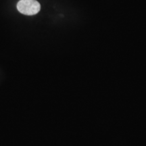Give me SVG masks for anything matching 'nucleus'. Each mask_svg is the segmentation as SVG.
Wrapping results in <instances>:
<instances>
[{
  "instance_id": "1",
  "label": "nucleus",
  "mask_w": 146,
  "mask_h": 146,
  "mask_svg": "<svg viewBox=\"0 0 146 146\" xmlns=\"http://www.w3.org/2000/svg\"><path fill=\"white\" fill-rule=\"evenodd\" d=\"M17 9L25 15L33 16L39 12L41 5L36 0H20L17 3Z\"/></svg>"
}]
</instances>
